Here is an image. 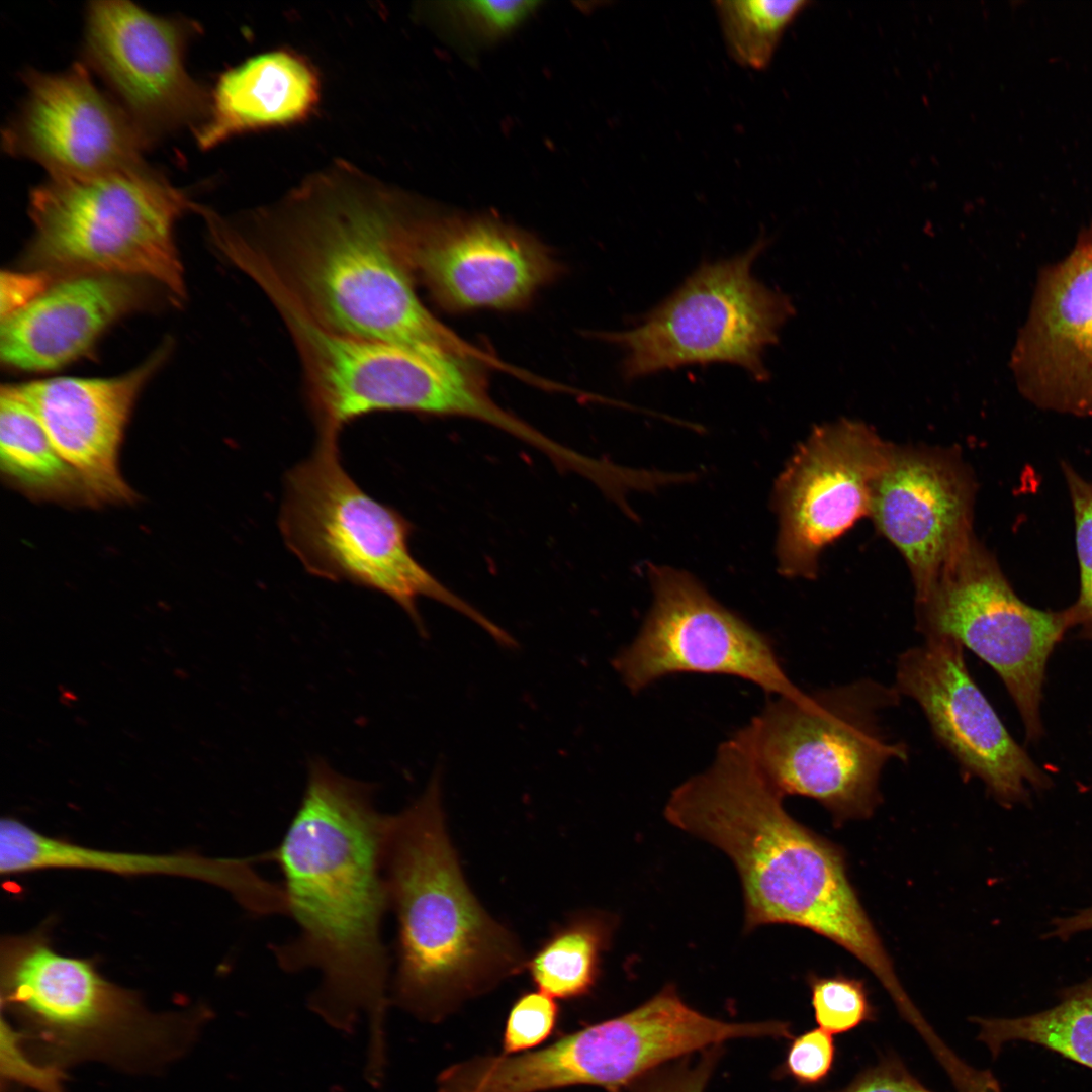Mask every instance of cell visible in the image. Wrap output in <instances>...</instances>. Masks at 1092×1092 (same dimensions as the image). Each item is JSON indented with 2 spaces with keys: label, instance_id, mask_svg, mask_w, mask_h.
<instances>
[{
  "label": "cell",
  "instance_id": "3957f363",
  "mask_svg": "<svg viewBox=\"0 0 1092 1092\" xmlns=\"http://www.w3.org/2000/svg\"><path fill=\"white\" fill-rule=\"evenodd\" d=\"M743 739L722 742L711 765L677 786L664 817L723 851L742 884L745 931L804 927L858 959L892 998L904 989L846 874L836 844L795 820Z\"/></svg>",
  "mask_w": 1092,
  "mask_h": 1092
},
{
  "label": "cell",
  "instance_id": "277c9868",
  "mask_svg": "<svg viewBox=\"0 0 1092 1092\" xmlns=\"http://www.w3.org/2000/svg\"><path fill=\"white\" fill-rule=\"evenodd\" d=\"M383 874L397 922L391 1000L399 1007L438 1021L525 970L517 939L463 877L447 832L440 767L418 799L387 816Z\"/></svg>",
  "mask_w": 1092,
  "mask_h": 1092
},
{
  "label": "cell",
  "instance_id": "484cf974",
  "mask_svg": "<svg viewBox=\"0 0 1092 1092\" xmlns=\"http://www.w3.org/2000/svg\"><path fill=\"white\" fill-rule=\"evenodd\" d=\"M610 933V923L599 914L575 916L527 959L525 970L538 989L553 998L584 996L597 982Z\"/></svg>",
  "mask_w": 1092,
  "mask_h": 1092
},
{
  "label": "cell",
  "instance_id": "30bf717a",
  "mask_svg": "<svg viewBox=\"0 0 1092 1092\" xmlns=\"http://www.w3.org/2000/svg\"><path fill=\"white\" fill-rule=\"evenodd\" d=\"M257 284L297 350L318 436L338 437L348 423L376 412L464 416L474 404L475 380L461 360L333 332L273 280Z\"/></svg>",
  "mask_w": 1092,
  "mask_h": 1092
},
{
  "label": "cell",
  "instance_id": "6da1fadb",
  "mask_svg": "<svg viewBox=\"0 0 1092 1092\" xmlns=\"http://www.w3.org/2000/svg\"><path fill=\"white\" fill-rule=\"evenodd\" d=\"M403 201L346 163L314 174L282 201L224 220L216 245L237 266L267 274L318 325L336 333L491 366L421 302L397 252Z\"/></svg>",
  "mask_w": 1092,
  "mask_h": 1092
},
{
  "label": "cell",
  "instance_id": "ac0fdd59",
  "mask_svg": "<svg viewBox=\"0 0 1092 1092\" xmlns=\"http://www.w3.org/2000/svg\"><path fill=\"white\" fill-rule=\"evenodd\" d=\"M975 494L972 471L953 448L892 444L869 516L905 559L915 598L975 538Z\"/></svg>",
  "mask_w": 1092,
  "mask_h": 1092
},
{
  "label": "cell",
  "instance_id": "d590c367",
  "mask_svg": "<svg viewBox=\"0 0 1092 1092\" xmlns=\"http://www.w3.org/2000/svg\"><path fill=\"white\" fill-rule=\"evenodd\" d=\"M1092 930V905L1077 911L1068 917H1058L1052 921L1048 937L1067 940L1072 936Z\"/></svg>",
  "mask_w": 1092,
  "mask_h": 1092
},
{
  "label": "cell",
  "instance_id": "7402d4cb",
  "mask_svg": "<svg viewBox=\"0 0 1092 1092\" xmlns=\"http://www.w3.org/2000/svg\"><path fill=\"white\" fill-rule=\"evenodd\" d=\"M141 299L138 285L124 276L63 278L1 321V359L22 370L59 368L87 351Z\"/></svg>",
  "mask_w": 1092,
  "mask_h": 1092
},
{
  "label": "cell",
  "instance_id": "9c48e42d",
  "mask_svg": "<svg viewBox=\"0 0 1092 1092\" xmlns=\"http://www.w3.org/2000/svg\"><path fill=\"white\" fill-rule=\"evenodd\" d=\"M767 246L760 237L745 252L703 262L630 330L603 338L624 352L623 374L636 379L688 365L728 363L768 380L763 361L794 314L791 299L752 274Z\"/></svg>",
  "mask_w": 1092,
  "mask_h": 1092
},
{
  "label": "cell",
  "instance_id": "9a60e30c",
  "mask_svg": "<svg viewBox=\"0 0 1092 1092\" xmlns=\"http://www.w3.org/2000/svg\"><path fill=\"white\" fill-rule=\"evenodd\" d=\"M894 688L918 704L964 774L981 780L1001 805L1028 801L1029 787L1041 791L1051 786L974 681L957 640L929 637L905 650L896 663Z\"/></svg>",
  "mask_w": 1092,
  "mask_h": 1092
},
{
  "label": "cell",
  "instance_id": "f1b7e54d",
  "mask_svg": "<svg viewBox=\"0 0 1092 1092\" xmlns=\"http://www.w3.org/2000/svg\"><path fill=\"white\" fill-rule=\"evenodd\" d=\"M1075 521V542L1080 569V593L1070 606L1074 626L1092 641V482L1068 463H1062Z\"/></svg>",
  "mask_w": 1092,
  "mask_h": 1092
},
{
  "label": "cell",
  "instance_id": "d4e9b609",
  "mask_svg": "<svg viewBox=\"0 0 1092 1092\" xmlns=\"http://www.w3.org/2000/svg\"><path fill=\"white\" fill-rule=\"evenodd\" d=\"M993 1058L1009 1042L1041 1046L1092 1070V977L1059 992L1053 1007L1012 1018H972Z\"/></svg>",
  "mask_w": 1092,
  "mask_h": 1092
},
{
  "label": "cell",
  "instance_id": "83f0119b",
  "mask_svg": "<svg viewBox=\"0 0 1092 1092\" xmlns=\"http://www.w3.org/2000/svg\"><path fill=\"white\" fill-rule=\"evenodd\" d=\"M811 1005L816 1024L830 1034L846 1033L873 1022L877 1010L863 980L837 974L808 976Z\"/></svg>",
  "mask_w": 1092,
  "mask_h": 1092
},
{
  "label": "cell",
  "instance_id": "7c38bea8",
  "mask_svg": "<svg viewBox=\"0 0 1092 1092\" xmlns=\"http://www.w3.org/2000/svg\"><path fill=\"white\" fill-rule=\"evenodd\" d=\"M652 607L632 643L614 658L625 686L639 693L669 674H725L770 695L804 702L770 640L714 600L692 576L652 567Z\"/></svg>",
  "mask_w": 1092,
  "mask_h": 1092
},
{
  "label": "cell",
  "instance_id": "cb8c5ba5",
  "mask_svg": "<svg viewBox=\"0 0 1092 1092\" xmlns=\"http://www.w3.org/2000/svg\"><path fill=\"white\" fill-rule=\"evenodd\" d=\"M0 466L10 482L33 497L87 502L77 474L56 451L34 412L10 385L1 389Z\"/></svg>",
  "mask_w": 1092,
  "mask_h": 1092
},
{
  "label": "cell",
  "instance_id": "e0dca14e",
  "mask_svg": "<svg viewBox=\"0 0 1092 1092\" xmlns=\"http://www.w3.org/2000/svg\"><path fill=\"white\" fill-rule=\"evenodd\" d=\"M397 252L413 279L451 310L517 307L558 272L550 252L519 231L488 221L431 222L405 206Z\"/></svg>",
  "mask_w": 1092,
  "mask_h": 1092
},
{
  "label": "cell",
  "instance_id": "52a82bcc",
  "mask_svg": "<svg viewBox=\"0 0 1092 1092\" xmlns=\"http://www.w3.org/2000/svg\"><path fill=\"white\" fill-rule=\"evenodd\" d=\"M196 206L146 163L92 176H50L30 193V260L50 277H148L183 300L173 229Z\"/></svg>",
  "mask_w": 1092,
  "mask_h": 1092
},
{
  "label": "cell",
  "instance_id": "ffe728a7",
  "mask_svg": "<svg viewBox=\"0 0 1092 1092\" xmlns=\"http://www.w3.org/2000/svg\"><path fill=\"white\" fill-rule=\"evenodd\" d=\"M167 348L117 377H58L10 385L77 474L87 502L133 498L118 469L119 448L134 400L165 359Z\"/></svg>",
  "mask_w": 1092,
  "mask_h": 1092
},
{
  "label": "cell",
  "instance_id": "5b68a950",
  "mask_svg": "<svg viewBox=\"0 0 1092 1092\" xmlns=\"http://www.w3.org/2000/svg\"><path fill=\"white\" fill-rule=\"evenodd\" d=\"M0 994L1 1011L18 1022L27 1051L62 1068L90 1060L129 1069L160 1063L195 1028L194 1017L147 1010L91 959L59 952L41 927L2 937Z\"/></svg>",
  "mask_w": 1092,
  "mask_h": 1092
},
{
  "label": "cell",
  "instance_id": "d6986e66",
  "mask_svg": "<svg viewBox=\"0 0 1092 1092\" xmlns=\"http://www.w3.org/2000/svg\"><path fill=\"white\" fill-rule=\"evenodd\" d=\"M1011 368L1036 406L1092 417V223L1067 258L1041 270Z\"/></svg>",
  "mask_w": 1092,
  "mask_h": 1092
},
{
  "label": "cell",
  "instance_id": "44dd1931",
  "mask_svg": "<svg viewBox=\"0 0 1092 1092\" xmlns=\"http://www.w3.org/2000/svg\"><path fill=\"white\" fill-rule=\"evenodd\" d=\"M259 857H208L191 851L147 853L93 848L46 835L12 817L0 822V873L44 870L97 871L120 876H169L221 888L257 916L287 914L282 886L255 870Z\"/></svg>",
  "mask_w": 1092,
  "mask_h": 1092
},
{
  "label": "cell",
  "instance_id": "4fadbf2b",
  "mask_svg": "<svg viewBox=\"0 0 1092 1092\" xmlns=\"http://www.w3.org/2000/svg\"><path fill=\"white\" fill-rule=\"evenodd\" d=\"M198 32L186 18L161 17L128 1L102 0L86 12L83 64L153 144L206 121L211 94L186 70Z\"/></svg>",
  "mask_w": 1092,
  "mask_h": 1092
},
{
  "label": "cell",
  "instance_id": "603a6c76",
  "mask_svg": "<svg viewBox=\"0 0 1092 1092\" xmlns=\"http://www.w3.org/2000/svg\"><path fill=\"white\" fill-rule=\"evenodd\" d=\"M318 91L317 75L301 57L282 50L252 57L220 75L197 143L210 149L242 132L299 122L313 111Z\"/></svg>",
  "mask_w": 1092,
  "mask_h": 1092
},
{
  "label": "cell",
  "instance_id": "4316f807",
  "mask_svg": "<svg viewBox=\"0 0 1092 1092\" xmlns=\"http://www.w3.org/2000/svg\"><path fill=\"white\" fill-rule=\"evenodd\" d=\"M730 56L740 65L768 66L780 39L808 4L804 0H718L715 3Z\"/></svg>",
  "mask_w": 1092,
  "mask_h": 1092
},
{
  "label": "cell",
  "instance_id": "8992f818",
  "mask_svg": "<svg viewBox=\"0 0 1092 1092\" xmlns=\"http://www.w3.org/2000/svg\"><path fill=\"white\" fill-rule=\"evenodd\" d=\"M279 528L310 574L388 596L422 635L426 629L417 600L425 597L466 616L495 642L506 637V630L417 561L408 547L411 524L351 478L341 462L338 437L318 436L311 455L287 473Z\"/></svg>",
  "mask_w": 1092,
  "mask_h": 1092
},
{
  "label": "cell",
  "instance_id": "2e32d148",
  "mask_svg": "<svg viewBox=\"0 0 1092 1092\" xmlns=\"http://www.w3.org/2000/svg\"><path fill=\"white\" fill-rule=\"evenodd\" d=\"M26 95L3 129L7 154L54 177L92 176L145 164L152 146L126 112L98 89L81 62L59 73L29 69Z\"/></svg>",
  "mask_w": 1092,
  "mask_h": 1092
},
{
  "label": "cell",
  "instance_id": "e575fe53",
  "mask_svg": "<svg viewBox=\"0 0 1092 1092\" xmlns=\"http://www.w3.org/2000/svg\"><path fill=\"white\" fill-rule=\"evenodd\" d=\"M51 278L40 271L30 274L2 273L1 321L38 296L50 285Z\"/></svg>",
  "mask_w": 1092,
  "mask_h": 1092
},
{
  "label": "cell",
  "instance_id": "7a4b0ae2",
  "mask_svg": "<svg viewBox=\"0 0 1092 1092\" xmlns=\"http://www.w3.org/2000/svg\"><path fill=\"white\" fill-rule=\"evenodd\" d=\"M387 816L374 787L310 761L300 805L268 859L278 863L296 935L271 946L289 973L314 969L320 983L309 1008L349 1031L369 1020L368 1064L385 1063L389 956L382 922L389 909L383 874Z\"/></svg>",
  "mask_w": 1092,
  "mask_h": 1092
},
{
  "label": "cell",
  "instance_id": "d6a6232c",
  "mask_svg": "<svg viewBox=\"0 0 1092 1092\" xmlns=\"http://www.w3.org/2000/svg\"><path fill=\"white\" fill-rule=\"evenodd\" d=\"M536 1L474 0L452 3L451 10L481 37H500L517 28L536 9Z\"/></svg>",
  "mask_w": 1092,
  "mask_h": 1092
},
{
  "label": "cell",
  "instance_id": "4dcf8cb0",
  "mask_svg": "<svg viewBox=\"0 0 1092 1092\" xmlns=\"http://www.w3.org/2000/svg\"><path fill=\"white\" fill-rule=\"evenodd\" d=\"M559 1008L553 997L542 991L520 996L510 1009L504 1036V1054L528 1052L553 1033Z\"/></svg>",
  "mask_w": 1092,
  "mask_h": 1092
},
{
  "label": "cell",
  "instance_id": "ba28073f",
  "mask_svg": "<svg viewBox=\"0 0 1092 1092\" xmlns=\"http://www.w3.org/2000/svg\"><path fill=\"white\" fill-rule=\"evenodd\" d=\"M900 694L870 679L826 689L804 702L778 697L738 730L758 766L785 797L811 798L837 823L870 817L879 781L907 747L883 732L880 714Z\"/></svg>",
  "mask_w": 1092,
  "mask_h": 1092
},
{
  "label": "cell",
  "instance_id": "5bb4252c",
  "mask_svg": "<svg viewBox=\"0 0 1092 1092\" xmlns=\"http://www.w3.org/2000/svg\"><path fill=\"white\" fill-rule=\"evenodd\" d=\"M891 448L858 421L842 419L812 431L775 486L783 575L815 577L822 550L870 515Z\"/></svg>",
  "mask_w": 1092,
  "mask_h": 1092
},
{
  "label": "cell",
  "instance_id": "836d02e7",
  "mask_svg": "<svg viewBox=\"0 0 1092 1092\" xmlns=\"http://www.w3.org/2000/svg\"><path fill=\"white\" fill-rule=\"evenodd\" d=\"M831 1092H933L921 1084L903 1061L889 1053L877 1065L861 1071L843 1089Z\"/></svg>",
  "mask_w": 1092,
  "mask_h": 1092
},
{
  "label": "cell",
  "instance_id": "1f68e13d",
  "mask_svg": "<svg viewBox=\"0 0 1092 1092\" xmlns=\"http://www.w3.org/2000/svg\"><path fill=\"white\" fill-rule=\"evenodd\" d=\"M832 1034L821 1028L792 1037L777 1076L790 1077L801 1086L814 1087L827 1081L834 1070L837 1048Z\"/></svg>",
  "mask_w": 1092,
  "mask_h": 1092
},
{
  "label": "cell",
  "instance_id": "f546056e",
  "mask_svg": "<svg viewBox=\"0 0 1092 1092\" xmlns=\"http://www.w3.org/2000/svg\"><path fill=\"white\" fill-rule=\"evenodd\" d=\"M0 1027V1070L3 1081L35 1092H66L64 1068L34 1058L25 1048L20 1030L3 1013Z\"/></svg>",
  "mask_w": 1092,
  "mask_h": 1092
},
{
  "label": "cell",
  "instance_id": "8fae6325",
  "mask_svg": "<svg viewBox=\"0 0 1092 1092\" xmlns=\"http://www.w3.org/2000/svg\"><path fill=\"white\" fill-rule=\"evenodd\" d=\"M915 614L924 638L954 639L990 665L1016 705L1026 738L1042 736L1045 667L1055 646L1074 627L1070 607L1043 611L1023 602L975 537L915 598Z\"/></svg>",
  "mask_w": 1092,
  "mask_h": 1092
}]
</instances>
